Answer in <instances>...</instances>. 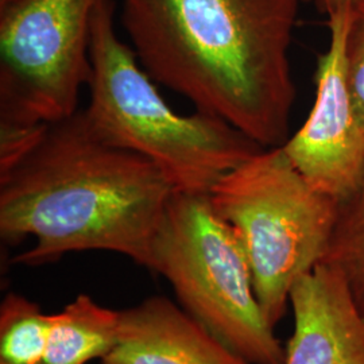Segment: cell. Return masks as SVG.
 Masks as SVG:
<instances>
[{"mask_svg":"<svg viewBox=\"0 0 364 364\" xmlns=\"http://www.w3.org/2000/svg\"><path fill=\"white\" fill-rule=\"evenodd\" d=\"M173 193L150 161L100 138L78 108L0 170V235L9 245L34 239L14 259L30 267L97 250L150 270Z\"/></svg>","mask_w":364,"mask_h":364,"instance_id":"6da1fadb","label":"cell"},{"mask_svg":"<svg viewBox=\"0 0 364 364\" xmlns=\"http://www.w3.org/2000/svg\"><path fill=\"white\" fill-rule=\"evenodd\" d=\"M299 0H122L120 21L156 82L264 149L296 100L290 43Z\"/></svg>","mask_w":364,"mask_h":364,"instance_id":"7a4b0ae2","label":"cell"},{"mask_svg":"<svg viewBox=\"0 0 364 364\" xmlns=\"http://www.w3.org/2000/svg\"><path fill=\"white\" fill-rule=\"evenodd\" d=\"M115 6L105 1L93 19L90 102L84 109L107 142L150 161L174 192L204 193L264 147L224 119L170 108L136 54L117 37Z\"/></svg>","mask_w":364,"mask_h":364,"instance_id":"3957f363","label":"cell"},{"mask_svg":"<svg viewBox=\"0 0 364 364\" xmlns=\"http://www.w3.org/2000/svg\"><path fill=\"white\" fill-rule=\"evenodd\" d=\"M208 197L237 235L255 296L275 328L293 287L324 259L340 201L306 181L282 146L251 156L220 178Z\"/></svg>","mask_w":364,"mask_h":364,"instance_id":"277c9868","label":"cell"},{"mask_svg":"<svg viewBox=\"0 0 364 364\" xmlns=\"http://www.w3.org/2000/svg\"><path fill=\"white\" fill-rule=\"evenodd\" d=\"M182 308L251 364H285L254 291L246 252L208 195L174 192L151 248Z\"/></svg>","mask_w":364,"mask_h":364,"instance_id":"5b68a950","label":"cell"},{"mask_svg":"<svg viewBox=\"0 0 364 364\" xmlns=\"http://www.w3.org/2000/svg\"><path fill=\"white\" fill-rule=\"evenodd\" d=\"M105 1L23 0L0 11V123L41 126L77 111Z\"/></svg>","mask_w":364,"mask_h":364,"instance_id":"8992f818","label":"cell"},{"mask_svg":"<svg viewBox=\"0 0 364 364\" xmlns=\"http://www.w3.org/2000/svg\"><path fill=\"white\" fill-rule=\"evenodd\" d=\"M355 10L329 18V46L317 64L316 99L304 126L282 144L317 191L341 201L364 176V131L346 78V42Z\"/></svg>","mask_w":364,"mask_h":364,"instance_id":"52a82bcc","label":"cell"},{"mask_svg":"<svg viewBox=\"0 0 364 364\" xmlns=\"http://www.w3.org/2000/svg\"><path fill=\"white\" fill-rule=\"evenodd\" d=\"M293 335L285 364H364V314L343 278L320 263L290 293Z\"/></svg>","mask_w":364,"mask_h":364,"instance_id":"ba28073f","label":"cell"},{"mask_svg":"<svg viewBox=\"0 0 364 364\" xmlns=\"http://www.w3.org/2000/svg\"><path fill=\"white\" fill-rule=\"evenodd\" d=\"M103 364H251L171 299L154 296L120 311Z\"/></svg>","mask_w":364,"mask_h":364,"instance_id":"9c48e42d","label":"cell"},{"mask_svg":"<svg viewBox=\"0 0 364 364\" xmlns=\"http://www.w3.org/2000/svg\"><path fill=\"white\" fill-rule=\"evenodd\" d=\"M120 311L80 294L52 314V329L42 364H88L103 360L117 341Z\"/></svg>","mask_w":364,"mask_h":364,"instance_id":"30bf717a","label":"cell"},{"mask_svg":"<svg viewBox=\"0 0 364 364\" xmlns=\"http://www.w3.org/2000/svg\"><path fill=\"white\" fill-rule=\"evenodd\" d=\"M321 263L343 278L364 314V176L358 189L338 203V218Z\"/></svg>","mask_w":364,"mask_h":364,"instance_id":"8fae6325","label":"cell"},{"mask_svg":"<svg viewBox=\"0 0 364 364\" xmlns=\"http://www.w3.org/2000/svg\"><path fill=\"white\" fill-rule=\"evenodd\" d=\"M52 314L37 302L9 293L0 305V364H42Z\"/></svg>","mask_w":364,"mask_h":364,"instance_id":"7c38bea8","label":"cell"},{"mask_svg":"<svg viewBox=\"0 0 364 364\" xmlns=\"http://www.w3.org/2000/svg\"><path fill=\"white\" fill-rule=\"evenodd\" d=\"M346 78L352 105L364 131V15L356 11L346 42Z\"/></svg>","mask_w":364,"mask_h":364,"instance_id":"4fadbf2b","label":"cell"},{"mask_svg":"<svg viewBox=\"0 0 364 364\" xmlns=\"http://www.w3.org/2000/svg\"><path fill=\"white\" fill-rule=\"evenodd\" d=\"M321 3L328 16H331L333 14L341 13V11L355 10L356 0H321Z\"/></svg>","mask_w":364,"mask_h":364,"instance_id":"5bb4252c","label":"cell"},{"mask_svg":"<svg viewBox=\"0 0 364 364\" xmlns=\"http://www.w3.org/2000/svg\"><path fill=\"white\" fill-rule=\"evenodd\" d=\"M21 1H23V0H0V11H4Z\"/></svg>","mask_w":364,"mask_h":364,"instance_id":"9a60e30c","label":"cell"},{"mask_svg":"<svg viewBox=\"0 0 364 364\" xmlns=\"http://www.w3.org/2000/svg\"><path fill=\"white\" fill-rule=\"evenodd\" d=\"M355 11H356V13L362 14V15H364V0H356V4H355Z\"/></svg>","mask_w":364,"mask_h":364,"instance_id":"2e32d148","label":"cell"}]
</instances>
